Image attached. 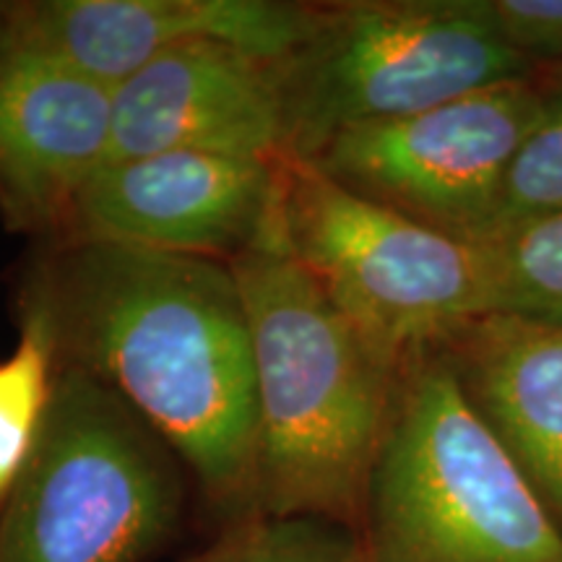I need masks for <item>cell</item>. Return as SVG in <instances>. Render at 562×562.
Instances as JSON below:
<instances>
[{"instance_id": "obj_1", "label": "cell", "mask_w": 562, "mask_h": 562, "mask_svg": "<svg viewBox=\"0 0 562 562\" xmlns=\"http://www.w3.org/2000/svg\"><path fill=\"white\" fill-rule=\"evenodd\" d=\"M24 294L60 364L115 391L178 456L224 526L258 510V396L250 323L229 263L66 240Z\"/></svg>"}, {"instance_id": "obj_2", "label": "cell", "mask_w": 562, "mask_h": 562, "mask_svg": "<svg viewBox=\"0 0 562 562\" xmlns=\"http://www.w3.org/2000/svg\"><path fill=\"white\" fill-rule=\"evenodd\" d=\"M250 323L258 396V510L357 529L406 364L328 300L281 220L232 258Z\"/></svg>"}, {"instance_id": "obj_3", "label": "cell", "mask_w": 562, "mask_h": 562, "mask_svg": "<svg viewBox=\"0 0 562 562\" xmlns=\"http://www.w3.org/2000/svg\"><path fill=\"white\" fill-rule=\"evenodd\" d=\"M364 562H562V526L440 349L414 357L357 524Z\"/></svg>"}, {"instance_id": "obj_4", "label": "cell", "mask_w": 562, "mask_h": 562, "mask_svg": "<svg viewBox=\"0 0 562 562\" xmlns=\"http://www.w3.org/2000/svg\"><path fill=\"white\" fill-rule=\"evenodd\" d=\"M186 482L115 391L58 362L37 440L0 505V562H149L180 529Z\"/></svg>"}, {"instance_id": "obj_5", "label": "cell", "mask_w": 562, "mask_h": 562, "mask_svg": "<svg viewBox=\"0 0 562 562\" xmlns=\"http://www.w3.org/2000/svg\"><path fill=\"white\" fill-rule=\"evenodd\" d=\"M531 66L497 37L482 0L318 5L307 37L273 60L286 157L313 159L344 131L526 79Z\"/></svg>"}, {"instance_id": "obj_6", "label": "cell", "mask_w": 562, "mask_h": 562, "mask_svg": "<svg viewBox=\"0 0 562 562\" xmlns=\"http://www.w3.org/2000/svg\"><path fill=\"white\" fill-rule=\"evenodd\" d=\"M281 235L393 362L442 349L492 313L484 248L362 199L313 161L281 157Z\"/></svg>"}, {"instance_id": "obj_7", "label": "cell", "mask_w": 562, "mask_h": 562, "mask_svg": "<svg viewBox=\"0 0 562 562\" xmlns=\"http://www.w3.org/2000/svg\"><path fill=\"white\" fill-rule=\"evenodd\" d=\"M544 100L547 91L526 79L495 83L417 115L344 131L307 161L362 199L482 245Z\"/></svg>"}, {"instance_id": "obj_8", "label": "cell", "mask_w": 562, "mask_h": 562, "mask_svg": "<svg viewBox=\"0 0 562 562\" xmlns=\"http://www.w3.org/2000/svg\"><path fill=\"white\" fill-rule=\"evenodd\" d=\"M281 159L167 151L104 161L76 195L66 240L232 258L279 214Z\"/></svg>"}, {"instance_id": "obj_9", "label": "cell", "mask_w": 562, "mask_h": 562, "mask_svg": "<svg viewBox=\"0 0 562 562\" xmlns=\"http://www.w3.org/2000/svg\"><path fill=\"white\" fill-rule=\"evenodd\" d=\"M315 9L281 0H37L13 5L0 34L117 87L195 42L279 60L307 37Z\"/></svg>"}, {"instance_id": "obj_10", "label": "cell", "mask_w": 562, "mask_h": 562, "mask_svg": "<svg viewBox=\"0 0 562 562\" xmlns=\"http://www.w3.org/2000/svg\"><path fill=\"white\" fill-rule=\"evenodd\" d=\"M115 87L0 34V209L13 229H63L108 161Z\"/></svg>"}, {"instance_id": "obj_11", "label": "cell", "mask_w": 562, "mask_h": 562, "mask_svg": "<svg viewBox=\"0 0 562 562\" xmlns=\"http://www.w3.org/2000/svg\"><path fill=\"white\" fill-rule=\"evenodd\" d=\"M167 151L286 157L273 60L195 42L117 83L108 161Z\"/></svg>"}, {"instance_id": "obj_12", "label": "cell", "mask_w": 562, "mask_h": 562, "mask_svg": "<svg viewBox=\"0 0 562 562\" xmlns=\"http://www.w3.org/2000/svg\"><path fill=\"white\" fill-rule=\"evenodd\" d=\"M440 351L562 526V326L484 315Z\"/></svg>"}, {"instance_id": "obj_13", "label": "cell", "mask_w": 562, "mask_h": 562, "mask_svg": "<svg viewBox=\"0 0 562 562\" xmlns=\"http://www.w3.org/2000/svg\"><path fill=\"white\" fill-rule=\"evenodd\" d=\"M58 351L50 323L37 300H21L16 349L0 362V505L30 459L47 404H50Z\"/></svg>"}, {"instance_id": "obj_14", "label": "cell", "mask_w": 562, "mask_h": 562, "mask_svg": "<svg viewBox=\"0 0 562 562\" xmlns=\"http://www.w3.org/2000/svg\"><path fill=\"white\" fill-rule=\"evenodd\" d=\"M490 315L562 326V214L518 224L482 243Z\"/></svg>"}, {"instance_id": "obj_15", "label": "cell", "mask_w": 562, "mask_h": 562, "mask_svg": "<svg viewBox=\"0 0 562 562\" xmlns=\"http://www.w3.org/2000/svg\"><path fill=\"white\" fill-rule=\"evenodd\" d=\"M180 562H364L349 526L305 516H256L224 526L191 558Z\"/></svg>"}, {"instance_id": "obj_16", "label": "cell", "mask_w": 562, "mask_h": 562, "mask_svg": "<svg viewBox=\"0 0 562 562\" xmlns=\"http://www.w3.org/2000/svg\"><path fill=\"white\" fill-rule=\"evenodd\" d=\"M552 214H562V81L513 159L487 240Z\"/></svg>"}, {"instance_id": "obj_17", "label": "cell", "mask_w": 562, "mask_h": 562, "mask_svg": "<svg viewBox=\"0 0 562 562\" xmlns=\"http://www.w3.org/2000/svg\"><path fill=\"white\" fill-rule=\"evenodd\" d=\"M497 37L529 63L562 55V0H482Z\"/></svg>"}]
</instances>
